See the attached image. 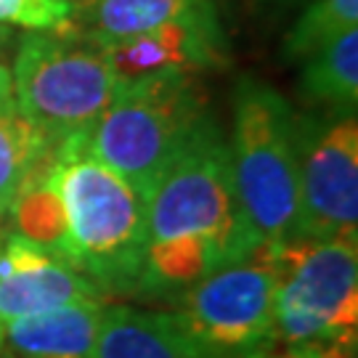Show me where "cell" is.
I'll use <instances>...</instances> for the list:
<instances>
[{"instance_id":"6da1fadb","label":"cell","mask_w":358,"mask_h":358,"mask_svg":"<svg viewBox=\"0 0 358 358\" xmlns=\"http://www.w3.org/2000/svg\"><path fill=\"white\" fill-rule=\"evenodd\" d=\"M260 244L239 205L229 141L210 117L146 196L138 292H186Z\"/></svg>"},{"instance_id":"7a4b0ae2","label":"cell","mask_w":358,"mask_h":358,"mask_svg":"<svg viewBox=\"0 0 358 358\" xmlns=\"http://www.w3.org/2000/svg\"><path fill=\"white\" fill-rule=\"evenodd\" d=\"M51 180L64 210V260L106 292H138L146 257V199L75 143H62Z\"/></svg>"},{"instance_id":"3957f363","label":"cell","mask_w":358,"mask_h":358,"mask_svg":"<svg viewBox=\"0 0 358 358\" xmlns=\"http://www.w3.org/2000/svg\"><path fill=\"white\" fill-rule=\"evenodd\" d=\"M210 117L199 75L138 77L122 83L88 133L69 143L128 180L146 199Z\"/></svg>"},{"instance_id":"277c9868","label":"cell","mask_w":358,"mask_h":358,"mask_svg":"<svg viewBox=\"0 0 358 358\" xmlns=\"http://www.w3.org/2000/svg\"><path fill=\"white\" fill-rule=\"evenodd\" d=\"M292 103L244 75L231 99L229 157L247 223L263 244L297 236V136Z\"/></svg>"},{"instance_id":"5b68a950","label":"cell","mask_w":358,"mask_h":358,"mask_svg":"<svg viewBox=\"0 0 358 358\" xmlns=\"http://www.w3.org/2000/svg\"><path fill=\"white\" fill-rule=\"evenodd\" d=\"M11 85L16 109L59 149L88 133L122 80L96 40L64 27L16 40Z\"/></svg>"},{"instance_id":"8992f818","label":"cell","mask_w":358,"mask_h":358,"mask_svg":"<svg viewBox=\"0 0 358 358\" xmlns=\"http://www.w3.org/2000/svg\"><path fill=\"white\" fill-rule=\"evenodd\" d=\"M273 345L350 343L358 329V239L273 244Z\"/></svg>"},{"instance_id":"52a82bcc","label":"cell","mask_w":358,"mask_h":358,"mask_svg":"<svg viewBox=\"0 0 358 358\" xmlns=\"http://www.w3.org/2000/svg\"><path fill=\"white\" fill-rule=\"evenodd\" d=\"M273 244H260L189 287L170 313L199 358H252L273 337Z\"/></svg>"},{"instance_id":"ba28073f","label":"cell","mask_w":358,"mask_h":358,"mask_svg":"<svg viewBox=\"0 0 358 358\" xmlns=\"http://www.w3.org/2000/svg\"><path fill=\"white\" fill-rule=\"evenodd\" d=\"M297 236L358 239L356 112L294 115Z\"/></svg>"},{"instance_id":"9c48e42d","label":"cell","mask_w":358,"mask_h":358,"mask_svg":"<svg viewBox=\"0 0 358 358\" xmlns=\"http://www.w3.org/2000/svg\"><path fill=\"white\" fill-rule=\"evenodd\" d=\"M122 83L152 75H202L229 62L220 16L178 22L122 40L99 43Z\"/></svg>"},{"instance_id":"30bf717a","label":"cell","mask_w":358,"mask_h":358,"mask_svg":"<svg viewBox=\"0 0 358 358\" xmlns=\"http://www.w3.org/2000/svg\"><path fill=\"white\" fill-rule=\"evenodd\" d=\"M103 300L96 284L51 250L8 234L0 244V329L16 319L69 303Z\"/></svg>"},{"instance_id":"8fae6325","label":"cell","mask_w":358,"mask_h":358,"mask_svg":"<svg viewBox=\"0 0 358 358\" xmlns=\"http://www.w3.org/2000/svg\"><path fill=\"white\" fill-rule=\"evenodd\" d=\"M103 308V300H88L16 319L0 329V350L11 358H93Z\"/></svg>"},{"instance_id":"7c38bea8","label":"cell","mask_w":358,"mask_h":358,"mask_svg":"<svg viewBox=\"0 0 358 358\" xmlns=\"http://www.w3.org/2000/svg\"><path fill=\"white\" fill-rule=\"evenodd\" d=\"M210 16H217L215 0H75L69 29L109 43Z\"/></svg>"},{"instance_id":"4fadbf2b","label":"cell","mask_w":358,"mask_h":358,"mask_svg":"<svg viewBox=\"0 0 358 358\" xmlns=\"http://www.w3.org/2000/svg\"><path fill=\"white\" fill-rule=\"evenodd\" d=\"M93 358H199L180 334L170 310H143L130 306H109Z\"/></svg>"},{"instance_id":"5bb4252c","label":"cell","mask_w":358,"mask_h":358,"mask_svg":"<svg viewBox=\"0 0 358 358\" xmlns=\"http://www.w3.org/2000/svg\"><path fill=\"white\" fill-rule=\"evenodd\" d=\"M297 93L316 112H356L358 103V29L300 62Z\"/></svg>"},{"instance_id":"9a60e30c","label":"cell","mask_w":358,"mask_h":358,"mask_svg":"<svg viewBox=\"0 0 358 358\" xmlns=\"http://www.w3.org/2000/svg\"><path fill=\"white\" fill-rule=\"evenodd\" d=\"M53 154L56 146L16 106L0 115V217L8 215L16 194Z\"/></svg>"},{"instance_id":"2e32d148","label":"cell","mask_w":358,"mask_h":358,"mask_svg":"<svg viewBox=\"0 0 358 358\" xmlns=\"http://www.w3.org/2000/svg\"><path fill=\"white\" fill-rule=\"evenodd\" d=\"M353 29H358V0H310L284 35L282 56L300 64Z\"/></svg>"},{"instance_id":"e0dca14e","label":"cell","mask_w":358,"mask_h":358,"mask_svg":"<svg viewBox=\"0 0 358 358\" xmlns=\"http://www.w3.org/2000/svg\"><path fill=\"white\" fill-rule=\"evenodd\" d=\"M72 22V3L66 0H0V24L24 32L64 29Z\"/></svg>"},{"instance_id":"ac0fdd59","label":"cell","mask_w":358,"mask_h":358,"mask_svg":"<svg viewBox=\"0 0 358 358\" xmlns=\"http://www.w3.org/2000/svg\"><path fill=\"white\" fill-rule=\"evenodd\" d=\"M252 358H356L350 343H313V345H273L263 348Z\"/></svg>"},{"instance_id":"d6986e66","label":"cell","mask_w":358,"mask_h":358,"mask_svg":"<svg viewBox=\"0 0 358 358\" xmlns=\"http://www.w3.org/2000/svg\"><path fill=\"white\" fill-rule=\"evenodd\" d=\"M13 85H11V66L0 59V115L13 109Z\"/></svg>"},{"instance_id":"ffe728a7","label":"cell","mask_w":358,"mask_h":358,"mask_svg":"<svg viewBox=\"0 0 358 358\" xmlns=\"http://www.w3.org/2000/svg\"><path fill=\"white\" fill-rule=\"evenodd\" d=\"M16 32H13L11 27H3L0 24V59H3V53L8 51V48H13L16 45Z\"/></svg>"},{"instance_id":"44dd1931","label":"cell","mask_w":358,"mask_h":358,"mask_svg":"<svg viewBox=\"0 0 358 358\" xmlns=\"http://www.w3.org/2000/svg\"><path fill=\"white\" fill-rule=\"evenodd\" d=\"M242 6H250V8H257V6H266V3H273V0H236Z\"/></svg>"},{"instance_id":"7402d4cb","label":"cell","mask_w":358,"mask_h":358,"mask_svg":"<svg viewBox=\"0 0 358 358\" xmlns=\"http://www.w3.org/2000/svg\"><path fill=\"white\" fill-rule=\"evenodd\" d=\"M0 244H3V234H0Z\"/></svg>"},{"instance_id":"603a6c76","label":"cell","mask_w":358,"mask_h":358,"mask_svg":"<svg viewBox=\"0 0 358 358\" xmlns=\"http://www.w3.org/2000/svg\"><path fill=\"white\" fill-rule=\"evenodd\" d=\"M66 3H75V0H66Z\"/></svg>"}]
</instances>
